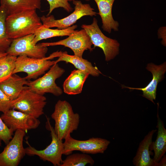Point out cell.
I'll return each instance as SVG.
<instances>
[{
	"mask_svg": "<svg viewBox=\"0 0 166 166\" xmlns=\"http://www.w3.org/2000/svg\"><path fill=\"white\" fill-rule=\"evenodd\" d=\"M43 26L36 10L26 11L8 15L5 26L8 37L12 39L34 34Z\"/></svg>",
	"mask_w": 166,
	"mask_h": 166,
	"instance_id": "cell-1",
	"label": "cell"
},
{
	"mask_svg": "<svg viewBox=\"0 0 166 166\" xmlns=\"http://www.w3.org/2000/svg\"><path fill=\"white\" fill-rule=\"evenodd\" d=\"M51 117L55 121V133L61 140L71 135L78 128L79 115L74 112L71 105L66 101H57Z\"/></svg>",
	"mask_w": 166,
	"mask_h": 166,
	"instance_id": "cell-2",
	"label": "cell"
},
{
	"mask_svg": "<svg viewBox=\"0 0 166 166\" xmlns=\"http://www.w3.org/2000/svg\"><path fill=\"white\" fill-rule=\"evenodd\" d=\"M61 52L57 51L48 57L40 58L30 57L24 55L19 56L17 57L16 66L13 74L23 72L27 74L25 77L26 80L30 81L32 79H36L56 63L55 61H51L50 60L59 57Z\"/></svg>",
	"mask_w": 166,
	"mask_h": 166,
	"instance_id": "cell-3",
	"label": "cell"
},
{
	"mask_svg": "<svg viewBox=\"0 0 166 166\" xmlns=\"http://www.w3.org/2000/svg\"><path fill=\"white\" fill-rule=\"evenodd\" d=\"M46 98L24 86L18 97L11 101V109H16L38 118L44 114Z\"/></svg>",
	"mask_w": 166,
	"mask_h": 166,
	"instance_id": "cell-4",
	"label": "cell"
},
{
	"mask_svg": "<svg viewBox=\"0 0 166 166\" xmlns=\"http://www.w3.org/2000/svg\"><path fill=\"white\" fill-rule=\"evenodd\" d=\"M84 29L89 36L94 48L97 47L103 51L105 60L108 61L114 59L119 53L120 44L115 39L105 36L100 29L96 18H93L90 25L83 24Z\"/></svg>",
	"mask_w": 166,
	"mask_h": 166,
	"instance_id": "cell-5",
	"label": "cell"
},
{
	"mask_svg": "<svg viewBox=\"0 0 166 166\" xmlns=\"http://www.w3.org/2000/svg\"><path fill=\"white\" fill-rule=\"evenodd\" d=\"M46 128L50 132L52 138L51 143L45 149L38 150L30 146L27 141L28 146L25 148L26 154L29 156L36 155L41 159L52 163L54 166H60L63 160L62 156L64 150L63 143L59 139L47 118Z\"/></svg>",
	"mask_w": 166,
	"mask_h": 166,
	"instance_id": "cell-6",
	"label": "cell"
},
{
	"mask_svg": "<svg viewBox=\"0 0 166 166\" xmlns=\"http://www.w3.org/2000/svg\"><path fill=\"white\" fill-rule=\"evenodd\" d=\"M72 2L75 6L73 13L65 18L58 20L55 19L53 15H43L40 18L43 26L46 28L56 27L59 29H65L72 26L83 16L92 17L97 14L89 4L83 3L80 0H73Z\"/></svg>",
	"mask_w": 166,
	"mask_h": 166,
	"instance_id": "cell-7",
	"label": "cell"
},
{
	"mask_svg": "<svg viewBox=\"0 0 166 166\" xmlns=\"http://www.w3.org/2000/svg\"><path fill=\"white\" fill-rule=\"evenodd\" d=\"M65 72L64 69L55 63L43 76L33 81H28L26 85L30 90L39 94L44 95L49 93L59 96L62 94L63 91L56 84L55 81Z\"/></svg>",
	"mask_w": 166,
	"mask_h": 166,
	"instance_id": "cell-8",
	"label": "cell"
},
{
	"mask_svg": "<svg viewBox=\"0 0 166 166\" xmlns=\"http://www.w3.org/2000/svg\"><path fill=\"white\" fill-rule=\"evenodd\" d=\"M110 143L109 140L100 138L92 137L81 140L75 139L70 135L65 139L63 154L68 155L74 151L87 154L103 153Z\"/></svg>",
	"mask_w": 166,
	"mask_h": 166,
	"instance_id": "cell-9",
	"label": "cell"
},
{
	"mask_svg": "<svg viewBox=\"0 0 166 166\" xmlns=\"http://www.w3.org/2000/svg\"><path fill=\"white\" fill-rule=\"evenodd\" d=\"M34 37V34H32L13 39L6 52L7 55L16 57L24 55L38 58L45 57L48 50L47 47L40 44H35Z\"/></svg>",
	"mask_w": 166,
	"mask_h": 166,
	"instance_id": "cell-10",
	"label": "cell"
},
{
	"mask_svg": "<svg viewBox=\"0 0 166 166\" xmlns=\"http://www.w3.org/2000/svg\"><path fill=\"white\" fill-rule=\"evenodd\" d=\"M14 137L0 153V166H17L26 154L23 146L25 131L17 130Z\"/></svg>",
	"mask_w": 166,
	"mask_h": 166,
	"instance_id": "cell-11",
	"label": "cell"
},
{
	"mask_svg": "<svg viewBox=\"0 0 166 166\" xmlns=\"http://www.w3.org/2000/svg\"><path fill=\"white\" fill-rule=\"evenodd\" d=\"M45 47L61 45L70 49L74 55L82 57L85 50L92 51L93 44L90 38L84 29L76 30L64 39L52 42H43L40 44Z\"/></svg>",
	"mask_w": 166,
	"mask_h": 166,
	"instance_id": "cell-12",
	"label": "cell"
},
{
	"mask_svg": "<svg viewBox=\"0 0 166 166\" xmlns=\"http://www.w3.org/2000/svg\"><path fill=\"white\" fill-rule=\"evenodd\" d=\"M6 126L14 132L25 131L37 128L40 124L38 118L19 111L11 109L1 117Z\"/></svg>",
	"mask_w": 166,
	"mask_h": 166,
	"instance_id": "cell-13",
	"label": "cell"
},
{
	"mask_svg": "<svg viewBox=\"0 0 166 166\" xmlns=\"http://www.w3.org/2000/svg\"><path fill=\"white\" fill-rule=\"evenodd\" d=\"M146 69L150 72L152 74L151 81L145 87L143 88H134L124 86V88L131 89H137L143 92L142 96L153 103L156 100L157 86L159 82L162 80L164 75L166 71V63L159 65L153 63L147 64Z\"/></svg>",
	"mask_w": 166,
	"mask_h": 166,
	"instance_id": "cell-14",
	"label": "cell"
},
{
	"mask_svg": "<svg viewBox=\"0 0 166 166\" xmlns=\"http://www.w3.org/2000/svg\"><path fill=\"white\" fill-rule=\"evenodd\" d=\"M156 129L149 131L140 143L136 153L133 159V164L135 166H156L153 159L150 157V146L152 142L154 134Z\"/></svg>",
	"mask_w": 166,
	"mask_h": 166,
	"instance_id": "cell-15",
	"label": "cell"
},
{
	"mask_svg": "<svg viewBox=\"0 0 166 166\" xmlns=\"http://www.w3.org/2000/svg\"><path fill=\"white\" fill-rule=\"evenodd\" d=\"M96 3L99 11L97 14L101 18L103 30L110 34L112 30H118L119 24L115 21L112 14L113 5L116 0H93Z\"/></svg>",
	"mask_w": 166,
	"mask_h": 166,
	"instance_id": "cell-16",
	"label": "cell"
},
{
	"mask_svg": "<svg viewBox=\"0 0 166 166\" xmlns=\"http://www.w3.org/2000/svg\"><path fill=\"white\" fill-rule=\"evenodd\" d=\"M89 75L86 72L78 69L72 71L63 83L64 92L68 95L81 93L84 83Z\"/></svg>",
	"mask_w": 166,
	"mask_h": 166,
	"instance_id": "cell-17",
	"label": "cell"
},
{
	"mask_svg": "<svg viewBox=\"0 0 166 166\" xmlns=\"http://www.w3.org/2000/svg\"><path fill=\"white\" fill-rule=\"evenodd\" d=\"M7 16L27 10L40 9L41 0H0Z\"/></svg>",
	"mask_w": 166,
	"mask_h": 166,
	"instance_id": "cell-18",
	"label": "cell"
},
{
	"mask_svg": "<svg viewBox=\"0 0 166 166\" xmlns=\"http://www.w3.org/2000/svg\"><path fill=\"white\" fill-rule=\"evenodd\" d=\"M157 136L156 140L152 142L149 149L154 152L153 159L157 166V163L164 155L166 151V129L163 121L160 117L158 112L157 115Z\"/></svg>",
	"mask_w": 166,
	"mask_h": 166,
	"instance_id": "cell-19",
	"label": "cell"
},
{
	"mask_svg": "<svg viewBox=\"0 0 166 166\" xmlns=\"http://www.w3.org/2000/svg\"><path fill=\"white\" fill-rule=\"evenodd\" d=\"M27 81L25 77L14 74L0 82V89L12 101L18 97Z\"/></svg>",
	"mask_w": 166,
	"mask_h": 166,
	"instance_id": "cell-20",
	"label": "cell"
},
{
	"mask_svg": "<svg viewBox=\"0 0 166 166\" xmlns=\"http://www.w3.org/2000/svg\"><path fill=\"white\" fill-rule=\"evenodd\" d=\"M61 61L71 63L78 69L86 72L93 76H98L101 73L96 67L93 66L87 60L82 57L68 54L66 51L61 52L58 59L55 61V63H57Z\"/></svg>",
	"mask_w": 166,
	"mask_h": 166,
	"instance_id": "cell-21",
	"label": "cell"
},
{
	"mask_svg": "<svg viewBox=\"0 0 166 166\" xmlns=\"http://www.w3.org/2000/svg\"><path fill=\"white\" fill-rule=\"evenodd\" d=\"M77 25H72L65 29H52L45 27L43 25L38 29L35 33L34 43L36 44L40 41L51 38L68 36L74 32Z\"/></svg>",
	"mask_w": 166,
	"mask_h": 166,
	"instance_id": "cell-22",
	"label": "cell"
},
{
	"mask_svg": "<svg viewBox=\"0 0 166 166\" xmlns=\"http://www.w3.org/2000/svg\"><path fill=\"white\" fill-rule=\"evenodd\" d=\"M94 163V160L87 154L77 153L68 155L60 166H85L88 164L93 165Z\"/></svg>",
	"mask_w": 166,
	"mask_h": 166,
	"instance_id": "cell-23",
	"label": "cell"
},
{
	"mask_svg": "<svg viewBox=\"0 0 166 166\" xmlns=\"http://www.w3.org/2000/svg\"><path fill=\"white\" fill-rule=\"evenodd\" d=\"M17 57L7 55L0 59V82L13 75Z\"/></svg>",
	"mask_w": 166,
	"mask_h": 166,
	"instance_id": "cell-24",
	"label": "cell"
},
{
	"mask_svg": "<svg viewBox=\"0 0 166 166\" xmlns=\"http://www.w3.org/2000/svg\"><path fill=\"white\" fill-rule=\"evenodd\" d=\"M7 16L4 8L0 6V53H6L12 40L8 36L6 29L5 21Z\"/></svg>",
	"mask_w": 166,
	"mask_h": 166,
	"instance_id": "cell-25",
	"label": "cell"
},
{
	"mask_svg": "<svg viewBox=\"0 0 166 166\" xmlns=\"http://www.w3.org/2000/svg\"><path fill=\"white\" fill-rule=\"evenodd\" d=\"M49 5V12L46 16H49L54 10L61 7L68 12H70L73 10L69 2L73 0H46Z\"/></svg>",
	"mask_w": 166,
	"mask_h": 166,
	"instance_id": "cell-26",
	"label": "cell"
},
{
	"mask_svg": "<svg viewBox=\"0 0 166 166\" xmlns=\"http://www.w3.org/2000/svg\"><path fill=\"white\" fill-rule=\"evenodd\" d=\"M13 132L6 126L0 117V140L7 144L12 138Z\"/></svg>",
	"mask_w": 166,
	"mask_h": 166,
	"instance_id": "cell-27",
	"label": "cell"
},
{
	"mask_svg": "<svg viewBox=\"0 0 166 166\" xmlns=\"http://www.w3.org/2000/svg\"><path fill=\"white\" fill-rule=\"evenodd\" d=\"M11 101L0 89V112L5 113L11 109Z\"/></svg>",
	"mask_w": 166,
	"mask_h": 166,
	"instance_id": "cell-28",
	"label": "cell"
},
{
	"mask_svg": "<svg viewBox=\"0 0 166 166\" xmlns=\"http://www.w3.org/2000/svg\"><path fill=\"white\" fill-rule=\"evenodd\" d=\"M163 158L160 160L157 163V166H166V156L164 155Z\"/></svg>",
	"mask_w": 166,
	"mask_h": 166,
	"instance_id": "cell-29",
	"label": "cell"
},
{
	"mask_svg": "<svg viewBox=\"0 0 166 166\" xmlns=\"http://www.w3.org/2000/svg\"><path fill=\"white\" fill-rule=\"evenodd\" d=\"M7 54L6 53H0V59L2 57L7 55Z\"/></svg>",
	"mask_w": 166,
	"mask_h": 166,
	"instance_id": "cell-30",
	"label": "cell"
},
{
	"mask_svg": "<svg viewBox=\"0 0 166 166\" xmlns=\"http://www.w3.org/2000/svg\"><path fill=\"white\" fill-rule=\"evenodd\" d=\"M1 141L0 140V145H1Z\"/></svg>",
	"mask_w": 166,
	"mask_h": 166,
	"instance_id": "cell-31",
	"label": "cell"
},
{
	"mask_svg": "<svg viewBox=\"0 0 166 166\" xmlns=\"http://www.w3.org/2000/svg\"><path fill=\"white\" fill-rule=\"evenodd\" d=\"M85 0L86 1H89V0Z\"/></svg>",
	"mask_w": 166,
	"mask_h": 166,
	"instance_id": "cell-32",
	"label": "cell"
}]
</instances>
